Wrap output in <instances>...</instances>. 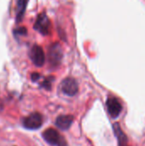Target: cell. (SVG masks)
Here are the masks:
<instances>
[{
  "mask_svg": "<svg viewBox=\"0 0 145 146\" xmlns=\"http://www.w3.org/2000/svg\"><path fill=\"white\" fill-rule=\"evenodd\" d=\"M26 33H27V30H26V28L24 27H18V28H16V29L14 30V34H15V35H19V36H21V35H26Z\"/></svg>",
  "mask_w": 145,
  "mask_h": 146,
  "instance_id": "7c38bea8",
  "label": "cell"
},
{
  "mask_svg": "<svg viewBox=\"0 0 145 146\" xmlns=\"http://www.w3.org/2000/svg\"><path fill=\"white\" fill-rule=\"evenodd\" d=\"M33 28L42 35H48L50 33V21L45 13H41L38 15Z\"/></svg>",
  "mask_w": 145,
  "mask_h": 146,
  "instance_id": "3957f363",
  "label": "cell"
},
{
  "mask_svg": "<svg viewBox=\"0 0 145 146\" xmlns=\"http://www.w3.org/2000/svg\"><path fill=\"white\" fill-rule=\"evenodd\" d=\"M44 139L50 145L55 146H68L67 141L64 137L62 136L56 130L49 128L45 130L42 134Z\"/></svg>",
  "mask_w": 145,
  "mask_h": 146,
  "instance_id": "6da1fadb",
  "label": "cell"
},
{
  "mask_svg": "<svg viewBox=\"0 0 145 146\" xmlns=\"http://www.w3.org/2000/svg\"><path fill=\"white\" fill-rule=\"evenodd\" d=\"M40 78V74L38 73H32L31 75V79L32 81H37Z\"/></svg>",
  "mask_w": 145,
  "mask_h": 146,
  "instance_id": "4fadbf2b",
  "label": "cell"
},
{
  "mask_svg": "<svg viewBox=\"0 0 145 146\" xmlns=\"http://www.w3.org/2000/svg\"><path fill=\"white\" fill-rule=\"evenodd\" d=\"M73 121V116L71 115H60L56 120V126L61 130H68Z\"/></svg>",
  "mask_w": 145,
  "mask_h": 146,
  "instance_id": "ba28073f",
  "label": "cell"
},
{
  "mask_svg": "<svg viewBox=\"0 0 145 146\" xmlns=\"http://www.w3.org/2000/svg\"><path fill=\"white\" fill-rule=\"evenodd\" d=\"M22 124H23V127L26 129L36 130V129H38L42 126L43 117L38 112L32 113L31 115H29L28 116L23 119Z\"/></svg>",
  "mask_w": 145,
  "mask_h": 146,
  "instance_id": "277c9868",
  "label": "cell"
},
{
  "mask_svg": "<svg viewBox=\"0 0 145 146\" xmlns=\"http://www.w3.org/2000/svg\"><path fill=\"white\" fill-rule=\"evenodd\" d=\"M61 89L62 92L69 97H73L77 94L79 86L77 81L71 77H68L64 79L61 83Z\"/></svg>",
  "mask_w": 145,
  "mask_h": 146,
  "instance_id": "8992f818",
  "label": "cell"
},
{
  "mask_svg": "<svg viewBox=\"0 0 145 146\" xmlns=\"http://www.w3.org/2000/svg\"><path fill=\"white\" fill-rule=\"evenodd\" d=\"M29 56L32 60V63L37 67H42L44 64L45 62V55L43 50V49L39 45H33L30 51H29Z\"/></svg>",
  "mask_w": 145,
  "mask_h": 146,
  "instance_id": "5b68a950",
  "label": "cell"
},
{
  "mask_svg": "<svg viewBox=\"0 0 145 146\" xmlns=\"http://www.w3.org/2000/svg\"><path fill=\"white\" fill-rule=\"evenodd\" d=\"M62 59V50L58 43L52 44L48 49V60L51 67L56 68L61 64Z\"/></svg>",
  "mask_w": 145,
  "mask_h": 146,
  "instance_id": "7a4b0ae2",
  "label": "cell"
},
{
  "mask_svg": "<svg viewBox=\"0 0 145 146\" xmlns=\"http://www.w3.org/2000/svg\"><path fill=\"white\" fill-rule=\"evenodd\" d=\"M106 105H107L108 112L112 118L118 117L122 111V105L116 98H114V97L109 98L107 100Z\"/></svg>",
  "mask_w": 145,
  "mask_h": 146,
  "instance_id": "52a82bcc",
  "label": "cell"
},
{
  "mask_svg": "<svg viewBox=\"0 0 145 146\" xmlns=\"http://www.w3.org/2000/svg\"><path fill=\"white\" fill-rule=\"evenodd\" d=\"M113 129L115 137L118 140V146H128V139L125 133L121 130L120 125L118 123H115L113 125Z\"/></svg>",
  "mask_w": 145,
  "mask_h": 146,
  "instance_id": "9c48e42d",
  "label": "cell"
},
{
  "mask_svg": "<svg viewBox=\"0 0 145 146\" xmlns=\"http://www.w3.org/2000/svg\"><path fill=\"white\" fill-rule=\"evenodd\" d=\"M54 80V77L53 76H49L46 79H44V80L43 81V83L41 84V86L44 87L46 90H50L51 88V84Z\"/></svg>",
  "mask_w": 145,
  "mask_h": 146,
  "instance_id": "8fae6325",
  "label": "cell"
},
{
  "mask_svg": "<svg viewBox=\"0 0 145 146\" xmlns=\"http://www.w3.org/2000/svg\"><path fill=\"white\" fill-rule=\"evenodd\" d=\"M28 0H18L17 1V9H16V22H21L24 17V14L26 12V5Z\"/></svg>",
  "mask_w": 145,
  "mask_h": 146,
  "instance_id": "30bf717a",
  "label": "cell"
}]
</instances>
